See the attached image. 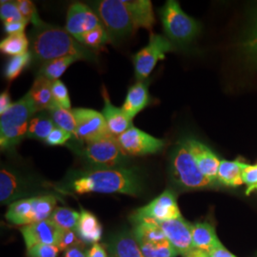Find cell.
Returning <instances> with one entry per match:
<instances>
[{
	"label": "cell",
	"mask_w": 257,
	"mask_h": 257,
	"mask_svg": "<svg viewBox=\"0 0 257 257\" xmlns=\"http://www.w3.org/2000/svg\"><path fill=\"white\" fill-rule=\"evenodd\" d=\"M53 98L56 105L67 110H71V99L69 92L64 83L61 80H56L53 82Z\"/></svg>",
	"instance_id": "38"
},
{
	"label": "cell",
	"mask_w": 257,
	"mask_h": 257,
	"mask_svg": "<svg viewBox=\"0 0 257 257\" xmlns=\"http://www.w3.org/2000/svg\"><path fill=\"white\" fill-rule=\"evenodd\" d=\"M172 41L161 35L152 34L147 46L142 48L134 55L135 74L138 81H145L154 71L159 60L165 59L166 54L174 51Z\"/></svg>",
	"instance_id": "8"
},
{
	"label": "cell",
	"mask_w": 257,
	"mask_h": 257,
	"mask_svg": "<svg viewBox=\"0 0 257 257\" xmlns=\"http://www.w3.org/2000/svg\"><path fill=\"white\" fill-rule=\"evenodd\" d=\"M102 97L104 100V108L102 114L106 120L107 126L110 135L118 138L123 133L131 128L133 125V120L130 119L128 115L123 111L122 108L115 107L110 102L109 94L105 87L102 88Z\"/></svg>",
	"instance_id": "16"
},
{
	"label": "cell",
	"mask_w": 257,
	"mask_h": 257,
	"mask_svg": "<svg viewBox=\"0 0 257 257\" xmlns=\"http://www.w3.org/2000/svg\"><path fill=\"white\" fill-rule=\"evenodd\" d=\"M87 256L88 257H108L107 251L100 244L96 243L93 244L91 248L87 250Z\"/></svg>",
	"instance_id": "46"
},
{
	"label": "cell",
	"mask_w": 257,
	"mask_h": 257,
	"mask_svg": "<svg viewBox=\"0 0 257 257\" xmlns=\"http://www.w3.org/2000/svg\"><path fill=\"white\" fill-rule=\"evenodd\" d=\"M29 23L28 21H16V22H8L4 23V30L8 36H15L25 34V28Z\"/></svg>",
	"instance_id": "44"
},
{
	"label": "cell",
	"mask_w": 257,
	"mask_h": 257,
	"mask_svg": "<svg viewBox=\"0 0 257 257\" xmlns=\"http://www.w3.org/2000/svg\"><path fill=\"white\" fill-rule=\"evenodd\" d=\"M186 257H208V253L204 250L194 248Z\"/></svg>",
	"instance_id": "49"
},
{
	"label": "cell",
	"mask_w": 257,
	"mask_h": 257,
	"mask_svg": "<svg viewBox=\"0 0 257 257\" xmlns=\"http://www.w3.org/2000/svg\"><path fill=\"white\" fill-rule=\"evenodd\" d=\"M55 123L51 118L48 110L40 111L30 121L27 138L45 142L55 128Z\"/></svg>",
	"instance_id": "25"
},
{
	"label": "cell",
	"mask_w": 257,
	"mask_h": 257,
	"mask_svg": "<svg viewBox=\"0 0 257 257\" xmlns=\"http://www.w3.org/2000/svg\"><path fill=\"white\" fill-rule=\"evenodd\" d=\"M64 257H88L87 250L83 248H72L67 249L64 252Z\"/></svg>",
	"instance_id": "48"
},
{
	"label": "cell",
	"mask_w": 257,
	"mask_h": 257,
	"mask_svg": "<svg viewBox=\"0 0 257 257\" xmlns=\"http://www.w3.org/2000/svg\"><path fill=\"white\" fill-rule=\"evenodd\" d=\"M73 110L76 121L75 138L86 144L110 136L102 112L92 109L76 108Z\"/></svg>",
	"instance_id": "10"
},
{
	"label": "cell",
	"mask_w": 257,
	"mask_h": 257,
	"mask_svg": "<svg viewBox=\"0 0 257 257\" xmlns=\"http://www.w3.org/2000/svg\"><path fill=\"white\" fill-rule=\"evenodd\" d=\"M22 17L26 21H34L38 18L35 4L30 0H19L16 1Z\"/></svg>",
	"instance_id": "42"
},
{
	"label": "cell",
	"mask_w": 257,
	"mask_h": 257,
	"mask_svg": "<svg viewBox=\"0 0 257 257\" xmlns=\"http://www.w3.org/2000/svg\"><path fill=\"white\" fill-rule=\"evenodd\" d=\"M243 164L244 163L239 160H221L217 174L218 183L228 187H237L244 183L242 179Z\"/></svg>",
	"instance_id": "26"
},
{
	"label": "cell",
	"mask_w": 257,
	"mask_h": 257,
	"mask_svg": "<svg viewBox=\"0 0 257 257\" xmlns=\"http://www.w3.org/2000/svg\"><path fill=\"white\" fill-rule=\"evenodd\" d=\"M156 223L165 232L167 238L169 239L173 247L182 256H187L194 248L192 235L193 225L185 220L182 216L172 220Z\"/></svg>",
	"instance_id": "13"
},
{
	"label": "cell",
	"mask_w": 257,
	"mask_h": 257,
	"mask_svg": "<svg viewBox=\"0 0 257 257\" xmlns=\"http://www.w3.org/2000/svg\"><path fill=\"white\" fill-rule=\"evenodd\" d=\"M13 104L14 103H12L8 91L2 92L0 94V114H3L5 111L9 110Z\"/></svg>",
	"instance_id": "47"
},
{
	"label": "cell",
	"mask_w": 257,
	"mask_h": 257,
	"mask_svg": "<svg viewBox=\"0 0 257 257\" xmlns=\"http://www.w3.org/2000/svg\"><path fill=\"white\" fill-rule=\"evenodd\" d=\"M159 16L166 37L173 43L179 45L189 44L200 33V23L185 14L175 0H168L159 11Z\"/></svg>",
	"instance_id": "5"
},
{
	"label": "cell",
	"mask_w": 257,
	"mask_h": 257,
	"mask_svg": "<svg viewBox=\"0 0 257 257\" xmlns=\"http://www.w3.org/2000/svg\"><path fill=\"white\" fill-rule=\"evenodd\" d=\"M181 217L175 193L167 190L146 206L135 211L132 219L135 222L142 221L172 220Z\"/></svg>",
	"instance_id": "9"
},
{
	"label": "cell",
	"mask_w": 257,
	"mask_h": 257,
	"mask_svg": "<svg viewBox=\"0 0 257 257\" xmlns=\"http://www.w3.org/2000/svg\"><path fill=\"white\" fill-rule=\"evenodd\" d=\"M124 3L132 13L138 28H144L148 31L153 29L156 18L150 0H124Z\"/></svg>",
	"instance_id": "23"
},
{
	"label": "cell",
	"mask_w": 257,
	"mask_h": 257,
	"mask_svg": "<svg viewBox=\"0 0 257 257\" xmlns=\"http://www.w3.org/2000/svg\"><path fill=\"white\" fill-rule=\"evenodd\" d=\"M30 40L25 34L8 36L0 43V51L4 55L17 56L28 53Z\"/></svg>",
	"instance_id": "31"
},
{
	"label": "cell",
	"mask_w": 257,
	"mask_h": 257,
	"mask_svg": "<svg viewBox=\"0 0 257 257\" xmlns=\"http://www.w3.org/2000/svg\"><path fill=\"white\" fill-rule=\"evenodd\" d=\"M150 104V94L146 81H138L128 89L127 96L123 106V111L130 119H134L141 110H144Z\"/></svg>",
	"instance_id": "18"
},
{
	"label": "cell",
	"mask_w": 257,
	"mask_h": 257,
	"mask_svg": "<svg viewBox=\"0 0 257 257\" xmlns=\"http://www.w3.org/2000/svg\"><path fill=\"white\" fill-rule=\"evenodd\" d=\"M108 250L110 257H144L134 233L115 235L110 240Z\"/></svg>",
	"instance_id": "21"
},
{
	"label": "cell",
	"mask_w": 257,
	"mask_h": 257,
	"mask_svg": "<svg viewBox=\"0 0 257 257\" xmlns=\"http://www.w3.org/2000/svg\"><path fill=\"white\" fill-rule=\"evenodd\" d=\"M243 51L248 60L257 65V17L254 26L243 43Z\"/></svg>",
	"instance_id": "39"
},
{
	"label": "cell",
	"mask_w": 257,
	"mask_h": 257,
	"mask_svg": "<svg viewBox=\"0 0 257 257\" xmlns=\"http://www.w3.org/2000/svg\"><path fill=\"white\" fill-rule=\"evenodd\" d=\"M76 61L78 60L72 56L61 57L48 61L42 64L38 74L45 76L52 82H55L56 80H59V77L64 74L66 70Z\"/></svg>",
	"instance_id": "29"
},
{
	"label": "cell",
	"mask_w": 257,
	"mask_h": 257,
	"mask_svg": "<svg viewBox=\"0 0 257 257\" xmlns=\"http://www.w3.org/2000/svg\"><path fill=\"white\" fill-rule=\"evenodd\" d=\"M76 40L92 51L100 50L107 43L110 42V37L102 24L98 27L94 28L92 31L77 37Z\"/></svg>",
	"instance_id": "32"
},
{
	"label": "cell",
	"mask_w": 257,
	"mask_h": 257,
	"mask_svg": "<svg viewBox=\"0 0 257 257\" xmlns=\"http://www.w3.org/2000/svg\"><path fill=\"white\" fill-rule=\"evenodd\" d=\"M134 234L138 243H146L155 246H162L170 244L165 232L155 221L138 222L135 228Z\"/></svg>",
	"instance_id": "22"
},
{
	"label": "cell",
	"mask_w": 257,
	"mask_h": 257,
	"mask_svg": "<svg viewBox=\"0 0 257 257\" xmlns=\"http://www.w3.org/2000/svg\"><path fill=\"white\" fill-rule=\"evenodd\" d=\"M79 218L80 213L78 211L63 207L55 208L50 217L60 229L74 230H76Z\"/></svg>",
	"instance_id": "33"
},
{
	"label": "cell",
	"mask_w": 257,
	"mask_h": 257,
	"mask_svg": "<svg viewBox=\"0 0 257 257\" xmlns=\"http://www.w3.org/2000/svg\"><path fill=\"white\" fill-rule=\"evenodd\" d=\"M84 243L79 238L76 230H62L57 247L60 250L66 251L72 248H84Z\"/></svg>",
	"instance_id": "37"
},
{
	"label": "cell",
	"mask_w": 257,
	"mask_h": 257,
	"mask_svg": "<svg viewBox=\"0 0 257 257\" xmlns=\"http://www.w3.org/2000/svg\"><path fill=\"white\" fill-rule=\"evenodd\" d=\"M79 156L91 169H115L128 165L130 156L120 146L117 138L108 136L88 143Z\"/></svg>",
	"instance_id": "7"
},
{
	"label": "cell",
	"mask_w": 257,
	"mask_h": 257,
	"mask_svg": "<svg viewBox=\"0 0 257 257\" xmlns=\"http://www.w3.org/2000/svg\"><path fill=\"white\" fill-rule=\"evenodd\" d=\"M192 235L194 248L206 252L210 251L221 243L216 236L214 227L207 222L196 223L193 225Z\"/></svg>",
	"instance_id": "24"
},
{
	"label": "cell",
	"mask_w": 257,
	"mask_h": 257,
	"mask_svg": "<svg viewBox=\"0 0 257 257\" xmlns=\"http://www.w3.org/2000/svg\"><path fill=\"white\" fill-rule=\"evenodd\" d=\"M208 257H236L225 248L222 244H218L216 247L207 252Z\"/></svg>",
	"instance_id": "45"
},
{
	"label": "cell",
	"mask_w": 257,
	"mask_h": 257,
	"mask_svg": "<svg viewBox=\"0 0 257 257\" xmlns=\"http://www.w3.org/2000/svg\"><path fill=\"white\" fill-rule=\"evenodd\" d=\"M32 58L33 56L30 52L23 55L11 57L4 69L5 78L9 81H13L16 78H18L21 73L30 65Z\"/></svg>",
	"instance_id": "34"
},
{
	"label": "cell",
	"mask_w": 257,
	"mask_h": 257,
	"mask_svg": "<svg viewBox=\"0 0 257 257\" xmlns=\"http://www.w3.org/2000/svg\"><path fill=\"white\" fill-rule=\"evenodd\" d=\"M117 140L120 146L130 156L154 155L161 152L166 146L163 139L155 138L135 126L123 133Z\"/></svg>",
	"instance_id": "11"
},
{
	"label": "cell",
	"mask_w": 257,
	"mask_h": 257,
	"mask_svg": "<svg viewBox=\"0 0 257 257\" xmlns=\"http://www.w3.org/2000/svg\"><path fill=\"white\" fill-rule=\"evenodd\" d=\"M101 24V20L91 7L74 3L68 10L65 30L76 39Z\"/></svg>",
	"instance_id": "14"
},
{
	"label": "cell",
	"mask_w": 257,
	"mask_h": 257,
	"mask_svg": "<svg viewBox=\"0 0 257 257\" xmlns=\"http://www.w3.org/2000/svg\"><path fill=\"white\" fill-rule=\"evenodd\" d=\"M60 249L55 245L38 244L28 248V257H57Z\"/></svg>",
	"instance_id": "40"
},
{
	"label": "cell",
	"mask_w": 257,
	"mask_h": 257,
	"mask_svg": "<svg viewBox=\"0 0 257 257\" xmlns=\"http://www.w3.org/2000/svg\"><path fill=\"white\" fill-rule=\"evenodd\" d=\"M48 112L56 127L65 130L66 132L75 136L76 121L73 110L61 108L54 103V105L48 110Z\"/></svg>",
	"instance_id": "30"
},
{
	"label": "cell",
	"mask_w": 257,
	"mask_h": 257,
	"mask_svg": "<svg viewBox=\"0 0 257 257\" xmlns=\"http://www.w3.org/2000/svg\"><path fill=\"white\" fill-rule=\"evenodd\" d=\"M138 244L144 257H176L178 254L171 243L162 246H155L146 243Z\"/></svg>",
	"instance_id": "35"
},
{
	"label": "cell",
	"mask_w": 257,
	"mask_h": 257,
	"mask_svg": "<svg viewBox=\"0 0 257 257\" xmlns=\"http://www.w3.org/2000/svg\"><path fill=\"white\" fill-rule=\"evenodd\" d=\"M32 212V197L19 199L10 204L9 209L6 212L7 220L19 226H26L31 224Z\"/></svg>",
	"instance_id": "28"
},
{
	"label": "cell",
	"mask_w": 257,
	"mask_h": 257,
	"mask_svg": "<svg viewBox=\"0 0 257 257\" xmlns=\"http://www.w3.org/2000/svg\"><path fill=\"white\" fill-rule=\"evenodd\" d=\"M170 169L175 183L181 188L199 190L214 187L200 172L193 156L181 139L171 153Z\"/></svg>",
	"instance_id": "6"
},
{
	"label": "cell",
	"mask_w": 257,
	"mask_h": 257,
	"mask_svg": "<svg viewBox=\"0 0 257 257\" xmlns=\"http://www.w3.org/2000/svg\"><path fill=\"white\" fill-rule=\"evenodd\" d=\"M255 190H257V184L256 185H254V186H252V187H250V188H248L246 193L249 194V193H251V192H253V191H255Z\"/></svg>",
	"instance_id": "50"
},
{
	"label": "cell",
	"mask_w": 257,
	"mask_h": 257,
	"mask_svg": "<svg viewBox=\"0 0 257 257\" xmlns=\"http://www.w3.org/2000/svg\"><path fill=\"white\" fill-rule=\"evenodd\" d=\"M20 230L28 249L38 244L57 246L62 229H60L54 221L49 218L46 220L23 226Z\"/></svg>",
	"instance_id": "15"
},
{
	"label": "cell",
	"mask_w": 257,
	"mask_h": 257,
	"mask_svg": "<svg viewBox=\"0 0 257 257\" xmlns=\"http://www.w3.org/2000/svg\"><path fill=\"white\" fill-rule=\"evenodd\" d=\"M37 112L29 94L14 103L0 116V148L2 152L15 150L27 138L31 119Z\"/></svg>",
	"instance_id": "3"
},
{
	"label": "cell",
	"mask_w": 257,
	"mask_h": 257,
	"mask_svg": "<svg viewBox=\"0 0 257 257\" xmlns=\"http://www.w3.org/2000/svg\"><path fill=\"white\" fill-rule=\"evenodd\" d=\"M242 179L244 183L248 185V188L256 185L257 164L256 165H248L244 163L243 170H242Z\"/></svg>",
	"instance_id": "43"
},
{
	"label": "cell",
	"mask_w": 257,
	"mask_h": 257,
	"mask_svg": "<svg viewBox=\"0 0 257 257\" xmlns=\"http://www.w3.org/2000/svg\"><path fill=\"white\" fill-rule=\"evenodd\" d=\"M30 50L33 58L43 63L68 56L90 62L98 59L93 51L79 43L66 30L43 21L30 33Z\"/></svg>",
	"instance_id": "2"
},
{
	"label": "cell",
	"mask_w": 257,
	"mask_h": 257,
	"mask_svg": "<svg viewBox=\"0 0 257 257\" xmlns=\"http://www.w3.org/2000/svg\"><path fill=\"white\" fill-rule=\"evenodd\" d=\"M92 9L101 20L110 42H117L134 35L138 24L124 0H100L92 2Z\"/></svg>",
	"instance_id": "4"
},
{
	"label": "cell",
	"mask_w": 257,
	"mask_h": 257,
	"mask_svg": "<svg viewBox=\"0 0 257 257\" xmlns=\"http://www.w3.org/2000/svg\"><path fill=\"white\" fill-rule=\"evenodd\" d=\"M71 189L78 194L85 193H123L132 196L140 195L143 178L135 167L115 169H90L74 175Z\"/></svg>",
	"instance_id": "1"
},
{
	"label": "cell",
	"mask_w": 257,
	"mask_h": 257,
	"mask_svg": "<svg viewBox=\"0 0 257 257\" xmlns=\"http://www.w3.org/2000/svg\"><path fill=\"white\" fill-rule=\"evenodd\" d=\"M193 156L203 175L216 186L218 183L217 174L220 160L210 148L196 138L186 137L181 139Z\"/></svg>",
	"instance_id": "12"
},
{
	"label": "cell",
	"mask_w": 257,
	"mask_h": 257,
	"mask_svg": "<svg viewBox=\"0 0 257 257\" xmlns=\"http://www.w3.org/2000/svg\"><path fill=\"white\" fill-rule=\"evenodd\" d=\"M73 138V135L66 132L65 130L55 127L51 135L47 138L45 143L50 146H60L66 144L71 138Z\"/></svg>",
	"instance_id": "41"
},
{
	"label": "cell",
	"mask_w": 257,
	"mask_h": 257,
	"mask_svg": "<svg viewBox=\"0 0 257 257\" xmlns=\"http://www.w3.org/2000/svg\"><path fill=\"white\" fill-rule=\"evenodd\" d=\"M53 82L43 75H37L28 92L37 112L48 110L54 105Z\"/></svg>",
	"instance_id": "19"
},
{
	"label": "cell",
	"mask_w": 257,
	"mask_h": 257,
	"mask_svg": "<svg viewBox=\"0 0 257 257\" xmlns=\"http://www.w3.org/2000/svg\"><path fill=\"white\" fill-rule=\"evenodd\" d=\"M76 232L84 244H96L101 240V224L91 211L82 209Z\"/></svg>",
	"instance_id": "20"
},
{
	"label": "cell",
	"mask_w": 257,
	"mask_h": 257,
	"mask_svg": "<svg viewBox=\"0 0 257 257\" xmlns=\"http://www.w3.org/2000/svg\"><path fill=\"white\" fill-rule=\"evenodd\" d=\"M56 202V197L52 194L32 197L31 224L49 219L55 210Z\"/></svg>",
	"instance_id": "27"
},
{
	"label": "cell",
	"mask_w": 257,
	"mask_h": 257,
	"mask_svg": "<svg viewBox=\"0 0 257 257\" xmlns=\"http://www.w3.org/2000/svg\"><path fill=\"white\" fill-rule=\"evenodd\" d=\"M0 18L4 23L26 21L22 17L17 2L14 1H1Z\"/></svg>",
	"instance_id": "36"
},
{
	"label": "cell",
	"mask_w": 257,
	"mask_h": 257,
	"mask_svg": "<svg viewBox=\"0 0 257 257\" xmlns=\"http://www.w3.org/2000/svg\"><path fill=\"white\" fill-rule=\"evenodd\" d=\"M26 187L23 178L7 168L0 172V202L2 205L14 203L17 198L23 196Z\"/></svg>",
	"instance_id": "17"
}]
</instances>
